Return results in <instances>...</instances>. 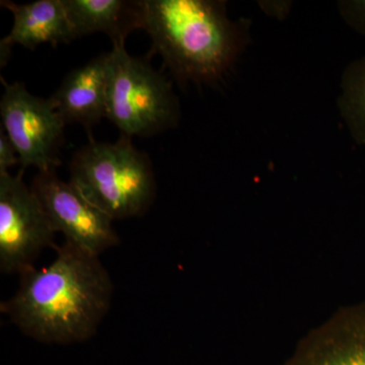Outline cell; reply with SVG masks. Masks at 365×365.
I'll return each mask as SVG.
<instances>
[{"label":"cell","instance_id":"cell-1","mask_svg":"<svg viewBox=\"0 0 365 365\" xmlns=\"http://www.w3.org/2000/svg\"><path fill=\"white\" fill-rule=\"evenodd\" d=\"M47 267L21 274L18 292L1 304L21 332L43 343L90 339L111 307L113 283L98 256L66 241Z\"/></svg>","mask_w":365,"mask_h":365},{"label":"cell","instance_id":"cell-2","mask_svg":"<svg viewBox=\"0 0 365 365\" xmlns=\"http://www.w3.org/2000/svg\"><path fill=\"white\" fill-rule=\"evenodd\" d=\"M143 30L153 53L181 81L222 78L239 51L237 29L222 2L206 0H143Z\"/></svg>","mask_w":365,"mask_h":365},{"label":"cell","instance_id":"cell-3","mask_svg":"<svg viewBox=\"0 0 365 365\" xmlns=\"http://www.w3.org/2000/svg\"><path fill=\"white\" fill-rule=\"evenodd\" d=\"M71 182L86 200L111 220L143 215L155 200V174L150 158L131 137L115 143H91L74 153Z\"/></svg>","mask_w":365,"mask_h":365},{"label":"cell","instance_id":"cell-4","mask_svg":"<svg viewBox=\"0 0 365 365\" xmlns=\"http://www.w3.org/2000/svg\"><path fill=\"white\" fill-rule=\"evenodd\" d=\"M123 135L150 136L173 126L178 104L170 83L125 45L110 51L107 117Z\"/></svg>","mask_w":365,"mask_h":365},{"label":"cell","instance_id":"cell-5","mask_svg":"<svg viewBox=\"0 0 365 365\" xmlns=\"http://www.w3.org/2000/svg\"><path fill=\"white\" fill-rule=\"evenodd\" d=\"M24 170L13 176L0 173V269L23 273L34 267L41 252L56 247L57 234L39 199L23 180Z\"/></svg>","mask_w":365,"mask_h":365},{"label":"cell","instance_id":"cell-6","mask_svg":"<svg viewBox=\"0 0 365 365\" xmlns=\"http://www.w3.org/2000/svg\"><path fill=\"white\" fill-rule=\"evenodd\" d=\"M0 101L2 128L13 143L21 169L54 172L60 163L64 123L50 98L35 97L21 83H7Z\"/></svg>","mask_w":365,"mask_h":365},{"label":"cell","instance_id":"cell-7","mask_svg":"<svg viewBox=\"0 0 365 365\" xmlns=\"http://www.w3.org/2000/svg\"><path fill=\"white\" fill-rule=\"evenodd\" d=\"M31 188L67 242L95 256L119 244L113 220L88 202L71 182L59 179L55 170L38 173Z\"/></svg>","mask_w":365,"mask_h":365},{"label":"cell","instance_id":"cell-8","mask_svg":"<svg viewBox=\"0 0 365 365\" xmlns=\"http://www.w3.org/2000/svg\"><path fill=\"white\" fill-rule=\"evenodd\" d=\"M282 365H365V302L338 309Z\"/></svg>","mask_w":365,"mask_h":365},{"label":"cell","instance_id":"cell-9","mask_svg":"<svg viewBox=\"0 0 365 365\" xmlns=\"http://www.w3.org/2000/svg\"><path fill=\"white\" fill-rule=\"evenodd\" d=\"M110 52L103 53L85 66L72 71L50 97L64 123L91 129L107 117Z\"/></svg>","mask_w":365,"mask_h":365},{"label":"cell","instance_id":"cell-10","mask_svg":"<svg viewBox=\"0 0 365 365\" xmlns=\"http://www.w3.org/2000/svg\"><path fill=\"white\" fill-rule=\"evenodd\" d=\"M1 6L14 16L11 33L0 42L1 66L14 45L34 50L44 43L56 46L76 39L63 0H38L25 4L6 0L1 1Z\"/></svg>","mask_w":365,"mask_h":365},{"label":"cell","instance_id":"cell-11","mask_svg":"<svg viewBox=\"0 0 365 365\" xmlns=\"http://www.w3.org/2000/svg\"><path fill=\"white\" fill-rule=\"evenodd\" d=\"M76 38L102 32L113 46L125 45L129 34L143 30V0H63Z\"/></svg>","mask_w":365,"mask_h":365},{"label":"cell","instance_id":"cell-12","mask_svg":"<svg viewBox=\"0 0 365 365\" xmlns=\"http://www.w3.org/2000/svg\"><path fill=\"white\" fill-rule=\"evenodd\" d=\"M343 111L357 141L365 144V59L353 63L345 78Z\"/></svg>","mask_w":365,"mask_h":365},{"label":"cell","instance_id":"cell-13","mask_svg":"<svg viewBox=\"0 0 365 365\" xmlns=\"http://www.w3.org/2000/svg\"><path fill=\"white\" fill-rule=\"evenodd\" d=\"M16 163H20L18 153H16L11 139L1 128V131H0V173L9 172V168L14 167Z\"/></svg>","mask_w":365,"mask_h":365},{"label":"cell","instance_id":"cell-14","mask_svg":"<svg viewBox=\"0 0 365 365\" xmlns=\"http://www.w3.org/2000/svg\"><path fill=\"white\" fill-rule=\"evenodd\" d=\"M352 6L357 18V23L360 28H362L361 30L365 31V1L354 2Z\"/></svg>","mask_w":365,"mask_h":365}]
</instances>
